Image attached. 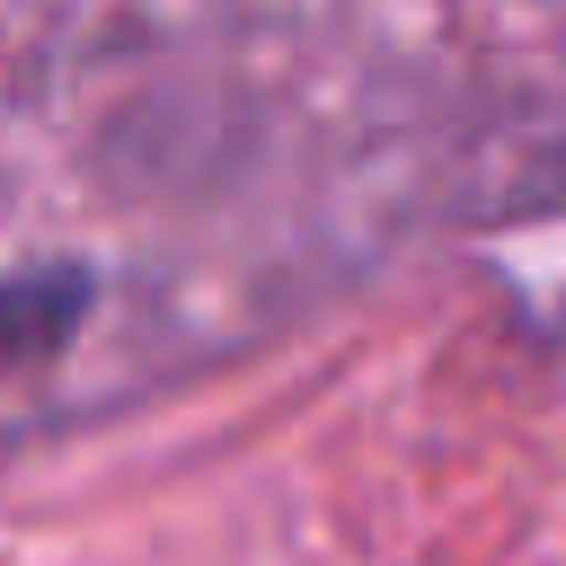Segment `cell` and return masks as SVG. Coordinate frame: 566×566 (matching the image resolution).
Returning a JSON list of instances; mask_svg holds the SVG:
<instances>
[{"instance_id": "1", "label": "cell", "mask_w": 566, "mask_h": 566, "mask_svg": "<svg viewBox=\"0 0 566 566\" xmlns=\"http://www.w3.org/2000/svg\"><path fill=\"white\" fill-rule=\"evenodd\" d=\"M88 310V274L80 265H44V274H0V363H27L44 345H62Z\"/></svg>"}]
</instances>
